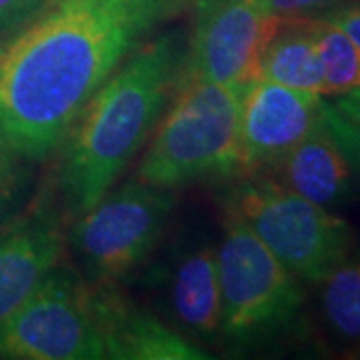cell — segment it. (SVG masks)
<instances>
[{"label": "cell", "mask_w": 360, "mask_h": 360, "mask_svg": "<svg viewBox=\"0 0 360 360\" xmlns=\"http://www.w3.org/2000/svg\"><path fill=\"white\" fill-rule=\"evenodd\" d=\"M328 103L333 104L340 115H345L347 118L360 124V86L348 90L345 94H336Z\"/></svg>", "instance_id": "7402d4cb"}, {"label": "cell", "mask_w": 360, "mask_h": 360, "mask_svg": "<svg viewBox=\"0 0 360 360\" xmlns=\"http://www.w3.org/2000/svg\"><path fill=\"white\" fill-rule=\"evenodd\" d=\"M324 78V96L360 86V49L326 18H309Z\"/></svg>", "instance_id": "2e32d148"}, {"label": "cell", "mask_w": 360, "mask_h": 360, "mask_svg": "<svg viewBox=\"0 0 360 360\" xmlns=\"http://www.w3.org/2000/svg\"><path fill=\"white\" fill-rule=\"evenodd\" d=\"M186 30H160L118 66L58 148L56 193L68 222L115 186L158 127L184 75Z\"/></svg>", "instance_id": "7a4b0ae2"}, {"label": "cell", "mask_w": 360, "mask_h": 360, "mask_svg": "<svg viewBox=\"0 0 360 360\" xmlns=\"http://www.w3.org/2000/svg\"><path fill=\"white\" fill-rule=\"evenodd\" d=\"M193 0H46L0 34V141L22 160L56 155L89 101Z\"/></svg>", "instance_id": "6da1fadb"}, {"label": "cell", "mask_w": 360, "mask_h": 360, "mask_svg": "<svg viewBox=\"0 0 360 360\" xmlns=\"http://www.w3.org/2000/svg\"><path fill=\"white\" fill-rule=\"evenodd\" d=\"M322 116L338 146L347 155L352 172H356V176L360 179V124L340 115L326 98L322 101Z\"/></svg>", "instance_id": "ac0fdd59"}, {"label": "cell", "mask_w": 360, "mask_h": 360, "mask_svg": "<svg viewBox=\"0 0 360 360\" xmlns=\"http://www.w3.org/2000/svg\"><path fill=\"white\" fill-rule=\"evenodd\" d=\"M257 78L324 96V78L309 18L281 20L260 52Z\"/></svg>", "instance_id": "5bb4252c"}, {"label": "cell", "mask_w": 360, "mask_h": 360, "mask_svg": "<svg viewBox=\"0 0 360 360\" xmlns=\"http://www.w3.org/2000/svg\"><path fill=\"white\" fill-rule=\"evenodd\" d=\"M0 359H108L96 286L77 269L56 264L0 326Z\"/></svg>", "instance_id": "52a82bcc"}, {"label": "cell", "mask_w": 360, "mask_h": 360, "mask_svg": "<svg viewBox=\"0 0 360 360\" xmlns=\"http://www.w3.org/2000/svg\"><path fill=\"white\" fill-rule=\"evenodd\" d=\"M316 286L328 333L345 345L360 347V250L350 252Z\"/></svg>", "instance_id": "9a60e30c"}, {"label": "cell", "mask_w": 360, "mask_h": 360, "mask_svg": "<svg viewBox=\"0 0 360 360\" xmlns=\"http://www.w3.org/2000/svg\"><path fill=\"white\" fill-rule=\"evenodd\" d=\"M11 156H13V153L6 148V144H4V142L0 141V162H4V160H6V158H11Z\"/></svg>", "instance_id": "603a6c76"}, {"label": "cell", "mask_w": 360, "mask_h": 360, "mask_svg": "<svg viewBox=\"0 0 360 360\" xmlns=\"http://www.w3.org/2000/svg\"><path fill=\"white\" fill-rule=\"evenodd\" d=\"M139 272L153 312L200 347L219 342L220 283L217 243L200 229L160 243Z\"/></svg>", "instance_id": "ba28073f"}, {"label": "cell", "mask_w": 360, "mask_h": 360, "mask_svg": "<svg viewBox=\"0 0 360 360\" xmlns=\"http://www.w3.org/2000/svg\"><path fill=\"white\" fill-rule=\"evenodd\" d=\"M182 78L245 86L257 78L258 58L283 18L260 0H193Z\"/></svg>", "instance_id": "9c48e42d"}, {"label": "cell", "mask_w": 360, "mask_h": 360, "mask_svg": "<svg viewBox=\"0 0 360 360\" xmlns=\"http://www.w3.org/2000/svg\"><path fill=\"white\" fill-rule=\"evenodd\" d=\"M260 2L272 16L283 20L322 18L333 8L342 4V0H260Z\"/></svg>", "instance_id": "d6986e66"}, {"label": "cell", "mask_w": 360, "mask_h": 360, "mask_svg": "<svg viewBox=\"0 0 360 360\" xmlns=\"http://www.w3.org/2000/svg\"><path fill=\"white\" fill-rule=\"evenodd\" d=\"M322 18H326L335 26H338L360 49V2H350V4L342 2L340 6L333 8Z\"/></svg>", "instance_id": "44dd1931"}, {"label": "cell", "mask_w": 360, "mask_h": 360, "mask_svg": "<svg viewBox=\"0 0 360 360\" xmlns=\"http://www.w3.org/2000/svg\"><path fill=\"white\" fill-rule=\"evenodd\" d=\"M220 231L219 342L231 352L257 350L292 330L304 292L245 220L222 206Z\"/></svg>", "instance_id": "277c9868"}, {"label": "cell", "mask_w": 360, "mask_h": 360, "mask_svg": "<svg viewBox=\"0 0 360 360\" xmlns=\"http://www.w3.org/2000/svg\"><path fill=\"white\" fill-rule=\"evenodd\" d=\"M46 0H0V34L39 11Z\"/></svg>", "instance_id": "ffe728a7"}, {"label": "cell", "mask_w": 360, "mask_h": 360, "mask_svg": "<svg viewBox=\"0 0 360 360\" xmlns=\"http://www.w3.org/2000/svg\"><path fill=\"white\" fill-rule=\"evenodd\" d=\"M96 286L108 359L112 360H202L205 347L176 333L153 310L136 307L118 286Z\"/></svg>", "instance_id": "7c38bea8"}, {"label": "cell", "mask_w": 360, "mask_h": 360, "mask_svg": "<svg viewBox=\"0 0 360 360\" xmlns=\"http://www.w3.org/2000/svg\"><path fill=\"white\" fill-rule=\"evenodd\" d=\"M219 205L245 220L300 284L316 286L354 248L345 220L264 172L243 174L220 194Z\"/></svg>", "instance_id": "5b68a950"}, {"label": "cell", "mask_w": 360, "mask_h": 360, "mask_svg": "<svg viewBox=\"0 0 360 360\" xmlns=\"http://www.w3.org/2000/svg\"><path fill=\"white\" fill-rule=\"evenodd\" d=\"M32 188V170L28 160L16 155L0 162V226L16 217L26 205Z\"/></svg>", "instance_id": "e0dca14e"}, {"label": "cell", "mask_w": 360, "mask_h": 360, "mask_svg": "<svg viewBox=\"0 0 360 360\" xmlns=\"http://www.w3.org/2000/svg\"><path fill=\"white\" fill-rule=\"evenodd\" d=\"M269 172L276 182L322 208L345 205L352 196V167L324 116Z\"/></svg>", "instance_id": "4fadbf2b"}, {"label": "cell", "mask_w": 360, "mask_h": 360, "mask_svg": "<svg viewBox=\"0 0 360 360\" xmlns=\"http://www.w3.org/2000/svg\"><path fill=\"white\" fill-rule=\"evenodd\" d=\"M245 86L182 78L134 168V179L176 191L240 176L238 118Z\"/></svg>", "instance_id": "3957f363"}, {"label": "cell", "mask_w": 360, "mask_h": 360, "mask_svg": "<svg viewBox=\"0 0 360 360\" xmlns=\"http://www.w3.org/2000/svg\"><path fill=\"white\" fill-rule=\"evenodd\" d=\"M356 359H360V347H356V354H354Z\"/></svg>", "instance_id": "cb8c5ba5"}, {"label": "cell", "mask_w": 360, "mask_h": 360, "mask_svg": "<svg viewBox=\"0 0 360 360\" xmlns=\"http://www.w3.org/2000/svg\"><path fill=\"white\" fill-rule=\"evenodd\" d=\"M324 96L255 78L240 94V176L264 172L295 148L322 116Z\"/></svg>", "instance_id": "30bf717a"}, {"label": "cell", "mask_w": 360, "mask_h": 360, "mask_svg": "<svg viewBox=\"0 0 360 360\" xmlns=\"http://www.w3.org/2000/svg\"><path fill=\"white\" fill-rule=\"evenodd\" d=\"M60 208L39 205L0 226V326L37 290L66 250Z\"/></svg>", "instance_id": "8fae6325"}, {"label": "cell", "mask_w": 360, "mask_h": 360, "mask_svg": "<svg viewBox=\"0 0 360 360\" xmlns=\"http://www.w3.org/2000/svg\"><path fill=\"white\" fill-rule=\"evenodd\" d=\"M174 193L134 176L115 184L72 220L70 236L66 234L78 272L101 286L130 281L165 240L176 208Z\"/></svg>", "instance_id": "8992f818"}]
</instances>
